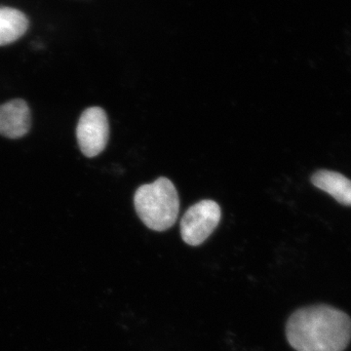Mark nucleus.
<instances>
[{
    "label": "nucleus",
    "mask_w": 351,
    "mask_h": 351,
    "mask_svg": "<svg viewBox=\"0 0 351 351\" xmlns=\"http://www.w3.org/2000/svg\"><path fill=\"white\" fill-rule=\"evenodd\" d=\"M286 336L297 351H343L351 341V319L335 307H304L289 318Z\"/></svg>",
    "instance_id": "1"
},
{
    "label": "nucleus",
    "mask_w": 351,
    "mask_h": 351,
    "mask_svg": "<svg viewBox=\"0 0 351 351\" xmlns=\"http://www.w3.org/2000/svg\"><path fill=\"white\" fill-rule=\"evenodd\" d=\"M136 211L147 228L164 232L175 225L180 210V199L174 184L161 177L152 184L137 189L134 197Z\"/></svg>",
    "instance_id": "2"
},
{
    "label": "nucleus",
    "mask_w": 351,
    "mask_h": 351,
    "mask_svg": "<svg viewBox=\"0 0 351 351\" xmlns=\"http://www.w3.org/2000/svg\"><path fill=\"white\" fill-rule=\"evenodd\" d=\"M221 211L213 200H202L193 205L181 221L182 239L191 246L206 241L221 221Z\"/></svg>",
    "instance_id": "3"
},
{
    "label": "nucleus",
    "mask_w": 351,
    "mask_h": 351,
    "mask_svg": "<svg viewBox=\"0 0 351 351\" xmlns=\"http://www.w3.org/2000/svg\"><path fill=\"white\" fill-rule=\"evenodd\" d=\"M110 126L103 108H87L80 117L76 128L78 145L85 156H99L108 145Z\"/></svg>",
    "instance_id": "4"
},
{
    "label": "nucleus",
    "mask_w": 351,
    "mask_h": 351,
    "mask_svg": "<svg viewBox=\"0 0 351 351\" xmlns=\"http://www.w3.org/2000/svg\"><path fill=\"white\" fill-rule=\"evenodd\" d=\"M31 129V112L24 100H12L0 106V135L19 138Z\"/></svg>",
    "instance_id": "5"
},
{
    "label": "nucleus",
    "mask_w": 351,
    "mask_h": 351,
    "mask_svg": "<svg viewBox=\"0 0 351 351\" xmlns=\"http://www.w3.org/2000/svg\"><path fill=\"white\" fill-rule=\"evenodd\" d=\"M311 182L316 188L331 195L339 204L351 206V180L339 172L320 170L314 173Z\"/></svg>",
    "instance_id": "6"
},
{
    "label": "nucleus",
    "mask_w": 351,
    "mask_h": 351,
    "mask_svg": "<svg viewBox=\"0 0 351 351\" xmlns=\"http://www.w3.org/2000/svg\"><path fill=\"white\" fill-rule=\"evenodd\" d=\"M27 29L29 20L24 13L10 7H0V46L15 43Z\"/></svg>",
    "instance_id": "7"
}]
</instances>
